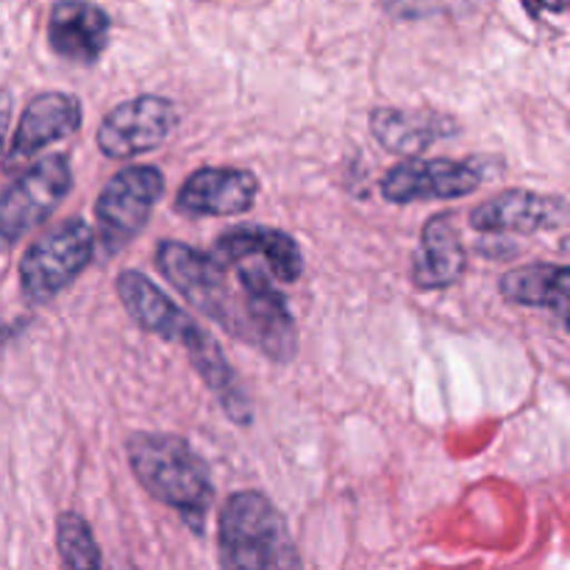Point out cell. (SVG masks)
Segmentation results:
<instances>
[{
  "label": "cell",
  "instance_id": "cell-1",
  "mask_svg": "<svg viewBox=\"0 0 570 570\" xmlns=\"http://www.w3.org/2000/svg\"><path fill=\"white\" fill-rule=\"evenodd\" d=\"M115 289L120 304L126 306L128 317L139 328L167 340V343H178L187 351L195 373L212 390V395L223 406L228 421L239 423V426H248L254 421V401H250V395L239 384L237 373L228 365L223 348L204 326L195 323V317L184 306H178L142 271H122L117 276Z\"/></svg>",
  "mask_w": 570,
  "mask_h": 570
},
{
  "label": "cell",
  "instance_id": "cell-2",
  "mask_svg": "<svg viewBox=\"0 0 570 570\" xmlns=\"http://www.w3.org/2000/svg\"><path fill=\"white\" fill-rule=\"evenodd\" d=\"M126 454L145 493L176 510L189 529L204 532L215 501V484L204 456L184 438L165 432H134L126 440Z\"/></svg>",
  "mask_w": 570,
  "mask_h": 570
},
{
  "label": "cell",
  "instance_id": "cell-3",
  "mask_svg": "<svg viewBox=\"0 0 570 570\" xmlns=\"http://www.w3.org/2000/svg\"><path fill=\"white\" fill-rule=\"evenodd\" d=\"M217 549L223 568L282 570L304 566L282 512L256 490L228 495L217 521Z\"/></svg>",
  "mask_w": 570,
  "mask_h": 570
},
{
  "label": "cell",
  "instance_id": "cell-4",
  "mask_svg": "<svg viewBox=\"0 0 570 570\" xmlns=\"http://www.w3.org/2000/svg\"><path fill=\"white\" fill-rule=\"evenodd\" d=\"M92 226L81 217H67L59 226L28 245L20 259V293L28 304L45 306L59 298L95 256Z\"/></svg>",
  "mask_w": 570,
  "mask_h": 570
},
{
  "label": "cell",
  "instance_id": "cell-5",
  "mask_svg": "<svg viewBox=\"0 0 570 570\" xmlns=\"http://www.w3.org/2000/svg\"><path fill=\"white\" fill-rule=\"evenodd\" d=\"M156 267L200 315L226 328L232 337L237 334L239 287L234 289L228 284L232 267L212 259L209 250H198L178 239H161L156 248Z\"/></svg>",
  "mask_w": 570,
  "mask_h": 570
},
{
  "label": "cell",
  "instance_id": "cell-6",
  "mask_svg": "<svg viewBox=\"0 0 570 570\" xmlns=\"http://www.w3.org/2000/svg\"><path fill=\"white\" fill-rule=\"evenodd\" d=\"M165 195V173L154 165H131L117 170L95 200V220L106 256L126 250L148 226L156 204Z\"/></svg>",
  "mask_w": 570,
  "mask_h": 570
},
{
  "label": "cell",
  "instance_id": "cell-7",
  "mask_svg": "<svg viewBox=\"0 0 570 570\" xmlns=\"http://www.w3.org/2000/svg\"><path fill=\"white\" fill-rule=\"evenodd\" d=\"M72 189V167L65 154H48L17 173L0 195V254L42 226Z\"/></svg>",
  "mask_w": 570,
  "mask_h": 570
},
{
  "label": "cell",
  "instance_id": "cell-8",
  "mask_svg": "<svg viewBox=\"0 0 570 570\" xmlns=\"http://www.w3.org/2000/svg\"><path fill=\"white\" fill-rule=\"evenodd\" d=\"M239 323L234 340L262 351L271 362L287 365L298 351V328L287 298L267 267H239Z\"/></svg>",
  "mask_w": 570,
  "mask_h": 570
},
{
  "label": "cell",
  "instance_id": "cell-9",
  "mask_svg": "<svg viewBox=\"0 0 570 570\" xmlns=\"http://www.w3.org/2000/svg\"><path fill=\"white\" fill-rule=\"evenodd\" d=\"M495 176L493 161L484 156L471 159H417L410 156L390 167L382 178V195L390 204H421V200H451L476 193Z\"/></svg>",
  "mask_w": 570,
  "mask_h": 570
},
{
  "label": "cell",
  "instance_id": "cell-10",
  "mask_svg": "<svg viewBox=\"0 0 570 570\" xmlns=\"http://www.w3.org/2000/svg\"><path fill=\"white\" fill-rule=\"evenodd\" d=\"M178 126L176 104L161 95L122 100L98 126V148L106 159L126 161L150 154L173 137Z\"/></svg>",
  "mask_w": 570,
  "mask_h": 570
},
{
  "label": "cell",
  "instance_id": "cell-11",
  "mask_svg": "<svg viewBox=\"0 0 570 570\" xmlns=\"http://www.w3.org/2000/svg\"><path fill=\"white\" fill-rule=\"evenodd\" d=\"M259 178L245 167H200L176 193V212L184 217H228L254 209Z\"/></svg>",
  "mask_w": 570,
  "mask_h": 570
},
{
  "label": "cell",
  "instance_id": "cell-12",
  "mask_svg": "<svg viewBox=\"0 0 570 570\" xmlns=\"http://www.w3.org/2000/svg\"><path fill=\"white\" fill-rule=\"evenodd\" d=\"M566 198L534 189H507L471 212V228L479 234H538L566 226Z\"/></svg>",
  "mask_w": 570,
  "mask_h": 570
},
{
  "label": "cell",
  "instance_id": "cell-13",
  "mask_svg": "<svg viewBox=\"0 0 570 570\" xmlns=\"http://www.w3.org/2000/svg\"><path fill=\"white\" fill-rule=\"evenodd\" d=\"M209 254L223 267H234L245 259H262L267 271L284 284H295L304 276L301 245L282 228L259 226V223H243L223 232Z\"/></svg>",
  "mask_w": 570,
  "mask_h": 570
},
{
  "label": "cell",
  "instance_id": "cell-14",
  "mask_svg": "<svg viewBox=\"0 0 570 570\" xmlns=\"http://www.w3.org/2000/svg\"><path fill=\"white\" fill-rule=\"evenodd\" d=\"M83 122V106L70 92H42L26 106L6 154V170H17L48 145L72 137Z\"/></svg>",
  "mask_w": 570,
  "mask_h": 570
},
{
  "label": "cell",
  "instance_id": "cell-15",
  "mask_svg": "<svg viewBox=\"0 0 570 570\" xmlns=\"http://www.w3.org/2000/svg\"><path fill=\"white\" fill-rule=\"evenodd\" d=\"M111 20L92 0H56L48 14V45L59 59L95 65L109 48Z\"/></svg>",
  "mask_w": 570,
  "mask_h": 570
},
{
  "label": "cell",
  "instance_id": "cell-16",
  "mask_svg": "<svg viewBox=\"0 0 570 570\" xmlns=\"http://www.w3.org/2000/svg\"><path fill=\"white\" fill-rule=\"evenodd\" d=\"M367 120H371V134L376 137V142L399 156H417L460 131V122L432 109L379 106Z\"/></svg>",
  "mask_w": 570,
  "mask_h": 570
},
{
  "label": "cell",
  "instance_id": "cell-17",
  "mask_svg": "<svg viewBox=\"0 0 570 570\" xmlns=\"http://www.w3.org/2000/svg\"><path fill=\"white\" fill-rule=\"evenodd\" d=\"M465 273L468 254L454 215H434L421 232V248L412 259V284L417 289H449L460 284Z\"/></svg>",
  "mask_w": 570,
  "mask_h": 570
},
{
  "label": "cell",
  "instance_id": "cell-18",
  "mask_svg": "<svg viewBox=\"0 0 570 570\" xmlns=\"http://www.w3.org/2000/svg\"><path fill=\"white\" fill-rule=\"evenodd\" d=\"M568 267L551 265V262L521 265L499 278L501 298L518 306H532V309H551L562 323L568 317Z\"/></svg>",
  "mask_w": 570,
  "mask_h": 570
},
{
  "label": "cell",
  "instance_id": "cell-19",
  "mask_svg": "<svg viewBox=\"0 0 570 570\" xmlns=\"http://www.w3.org/2000/svg\"><path fill=\"white\" fill-rule=\"evenodd\" d=\"M56 551H59V560L65 568L83 570L104 566L92 529L81 512H59V518H56Z\"/></svg>",
  "mask_w": 570,
  "mask_h": 570
},
{
  "label": "cell",
  "instance_id": "cell-20",
  "mask_svg": "<svg viewBox=\"0 0 570 570\" xmlns=\"http://www.w3.org/2000/svg\"><path fill=\"white\" fill-rule=\"evenodd\" d=\"M521 3L534 20H540L543 14H566L570 0H521Z\"/></svg>",
  "mask_w": 570,
  "mask_h": 570
},
{
  "label": "cell",
  "instance_id": "cell-21",
  "mask_svg": "<svg viewBox=\"0 0 570 570\" xmlns=\"http://www.w3.org/2000/svg\"><path fill=\"white\" fill-rule=\"evenodd\" d=\"M11 109H14V95H11V89H0V156H3L6 134L11 126Z\"/></svg>",
  "mask_w": 570,
  "mask_h": 570
}]
</instances>
